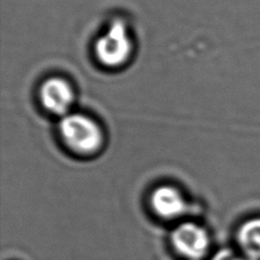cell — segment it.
Masks as SVG:
<instances>
[{"label":"cell","mask_w":260,"mask_h":260,"mask_svg":"<svg viewBox=\"0 0 260 260\" xmlns=\"http://www.w3.org/2000/svg\"><path fill=\"white\" fill-rule=\"evenodd\" d=\"M212 260H252L248 257H241L238 256L235 252L232 251V250L229 249H224L221 251L218 252L215 257H213Z\"/></svg>","instance_id":"cell-7"},{"label":"cell","mask_w":260,"mask_h":260,"mask_svg":"<svg viewBox=\"0 0 260 260\" xmlns=\"http://www.w3.org/2000/svg\"><path fill=\"white\" fill-rule=\"evenodd\" d=\"M239 243L248 258L260 259V218L249 220L241 227Z\"/></svg>","instance_id":"cell-6"},{"label":"cell","mask_w":260,"mask_h":260,"mask_svg":"<svg viewBox=\"0 0 260 260\" xmlns=\"http://www.w3.org/2000/svg\"><path fill=\"white\" fill-rule=\"evenodd\" d=\"M40 99L49 112L57 115H67L73 104L74 94L67 81L61 78H52L41 87Z\"/></svg>","instance_id":"cell-4"},{"label":"cell","mask_w":260,"mask_h":260,"mask_svg":"<svg viewBox=\"0 0 260 260\" xmlns=\"http://www.w3.org/2000/svg\"><path fill=\"white\" fill-rule=\"evenodd\" d=\"M173 244L183 256L189 259H199L207 252L209 236L202 227L186 222L174 231Z\"/></svg>","instance_id":"cell-3"},{"label":"cell","mask_w":260,"mask_h":260,"mask_svg":"<svg viewBox=\"0 0 260 260\" xmlns=\"http://www.w3.org/2000/svg\"><path fill=\"white\" fill-rule=\"evenodd\" d=\"M151 203L157 215L164 218H175L182 215L186 207L182 194L171 186L156 188L152 194Z\"/></svg>","instance_id":"cell-5"},{"label":"cell","mask_w":260,"mask_h":260,"mask_svg":"<svg viewBox=\"0 0 260 260\" xmlns=\"http://www.w3.org/2000/svg\"><path fill=\"white\" fill-rule=\"evenodd\" d=\"M64 142L73 151L91 154L103 144V133L94 120L82 114H68L59 123Z\"/></svg>","instance_id":"cell-1"},{"label":"cell","mask_w":260,"mask_h":260,"mask_svg":"<svg viewBox=\"0 0 260 260\" xmlns=\"http://www.w3.org/2000/svg\"><path fill=\"white\" fill-rule=\"evenodd\" d=\"M96 55L102 64L118 68L128 61L132 54V41L121 21L113 22L106 34L96 43Z\"/></svg>","instance_id":"cell-2"}]
</instances>
